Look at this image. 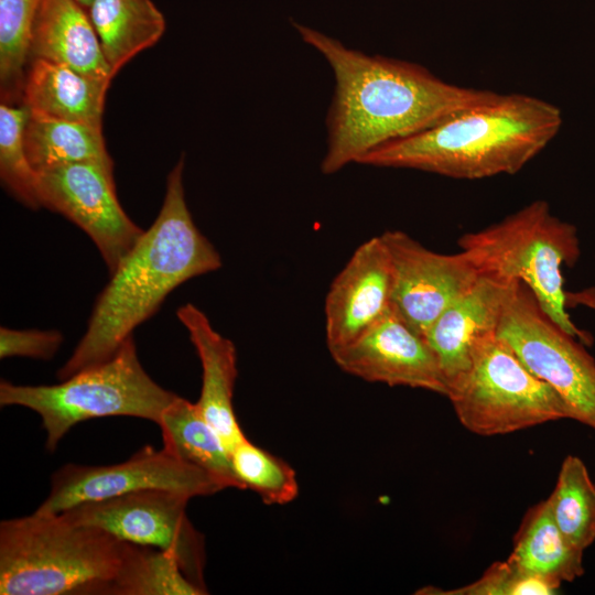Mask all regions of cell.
I'll return each mask as SVG.
<instances>
[{"instance_id":"7","label":"cell","mask_w":595,"mask_h":595,"mask_svg":"<svg viewBox=\"0 0 595 595\" xmlns=\"http://www.w3.org/2000/svg\"><path fill=\"white\" fill-rule=\"evenodd\" d=\"M446 397L462 425L483 436L572 419L561 396L532 374L497 333L476 345L467 371L450 386Z\"/></svg>"},{"instance_id":"13","label":"cell","mask_w":595,"mask_h":595,"mask_svg":"<svg viewBox=\"0 0 595 595\" xmlns=\"http://www.w3.org/2000/svg\"><path fill=\"white\" fill-rule=\"evenodd\" d=\"M331 355L342 370L364 380L447 396L437 357L393 305L357 339Z\"/></svg>"},{"instance_id":"28","label":"cell","mask_w":595,"mask_h":595,"mask_svg":"<svg viewBox=\"0 0 595 595\" xmlns=\"http://www.w3.org/2000/svg\"><path fill=\"white\" fill-rule=\"evenodd\" d=\"M558 586L548 580L523 573L508 560L491 564L475 582L451 591L433 587L421 589V594L445 595H551Z\"/></svg>"},{"instance_id":"1","label":"cell","mask_w":595,"mask_h":595,"mask_svg":"<svg viewBox=\"0 0 595 595\" xmlns=\"http://www.w3.org/2000/svg\"><path fill=\"white\" fill-rule=\"evenodd\" d=\"M335 76L322 172L334 174L372 150L424 131L497 93L442 80L411 62L367 55L316 30L294 24Z\"/></svg>"},{"instance_id":"22","label":"cell","mask_w":595,"mask_h":595,"mask_svg":"<svg viewBox=\"0 0 595 595\" xmlns=\"http://www.w3.org/2000/svg\"><path fill=\"white\" fill-rule=\"evenodd\" d=\"M24 144L29 161L36 173L80 162L113 165L100 126L29 113Z\"/></svg>"},{"instance_id":"11","label":"cell","mask_w":595,"mask_h":595,"mask_svg":"<svg viewBox=\"0 0 595 595\" xmlns=\"http://www.w3.org/2000/svg\"><path fill=\"white\" fill-rule=\"evenodd\" d=\"M112 166L80 162L37 173L41 206L64 215L85 231L99 250L109 273L144 232L118 201Z\"/></svg>"},{"instance_id":"25","label":"cell","mask_w":595,"mask_h":595,"mask_svg":"<svg viewBox=\"0 0 595 595\" xmlns=\"http://www.w3.org/2000/svg\"><path fill=\"white\" fill-rule=\"evenodd\" d=\"M230 459L241 489L255 491L263 502L283 505L298 496L299 485L293 468L247 437L230 451Z\"/></svg>"},{"instance_id":"5","label":"cell","mask_w":595,"mask_h":595,"mask_svg":"<svg viewBox=\"0 0 595 595\" xmlns=\"http://www.w3.org/2000/svg\"><path fill=\"white\" fill-rule=\"evenodd\" d=\"M458 246L480 274L522 282L543 312L584 345L592 334L577 327L567 312L563 267L580 256L574 225L554 216L544 199H536L502 220L464 234Z\"/></svg>"},{"instance_id":"6","label":"cell","mask_w":595,"mask_h":595,"mask_svg":"<svg viewBox=\"0 0 595 595\" xmlns=\"http://www.w3.org/2000/svg\"><path fill=\"white\" fill-rule=\"evenodd\" d=\"M176 397L143 369L132 336L109 359L60 383L20 386L7 380L0 382L2 407L20 405L39 414L48 452L56 450L73 426L89 419L133 416L158 424Z\"/></svg>"},{"instance_id":"3","label":"cell","mask_w":595,"mask_h":595,"mask_svg":"<svg viewBox=\"0 0 595 595\" xmlns=\"http://www.w3.org/2000/svg\"><path fill=\"white\" fill-rule=\"evenodd\" d=\"M561 110L541 98L498 94L419 133L386 143L358 163L459 180L515 174L558 134Z\"/></svg>"},{"instance_id":"24","label":"cell","mask_w":595,"mask_h":595,"mask_svg":"<svg viewBox=\"0 0 595 595\" xmlns=\"http://www.w3.org/2000/svg\"><path fill=\"white\" fill-rule=\"evenodd\" d=\"M548 500L564 537L583 551L588 548L595 540V486L581 458H564Z\"/></svg>"},{"instance_id":"31","label":"cell","mask_w":595,"mask_h":595,"mask_svg":"<svg viewBox=\"0 0 595 595\" xmlns=\"http://www.w3.org/2000/svg\"><path fill=\"white\" fill-rule=\"evenodd\" d=\"M75 1L78 2L87 11L93 0H75Z\"/></svg>"},{"instance_id":"21","label":"cell","mask_w":595,"mask_h":595,"mask_svg":"<svg viewBox=\"0 0 595 595\" xmlns=\"http://www.w3.org/2000/svg\"><path fill=\"white\" fill-rule=\"evenodd\" d=\"M87 12L113 76L165 31L164 15L152 0H93Z\"/></svg>"},{"instance_id":"27","label":"cell","mask_w":595,"mask_h":595,"mask_svg":"<svg viewBox=\"0 0 595 595\" xmlns=\"http://www.w3.org/2000/svg\"><path fill=\"white\" fill-rule=\"evenodd\" d=\"M29 117L25 106L0 105V176L8 191L30 208L41 206L37 173L31 165L24 144Z\"/></svg>"},{"instance_id":"23","label":"cell","mask_w":595,"mask_h":595,"mask_svg":"<svg viewBox=\"0 0 595 595\" xmlns=\"http://www.w3.org/2000/svg\"><path fill=\"white\" fill-rule=\"evenodd\" d=\"M207 594L182 571L167 551L125 541L122 561L110 595Z\"/></svg>"},{"instance_id":"20","label":"cell","mask_w":595,"mask_h":595,"mask_svg":"<svg viewBox=\"0 0 595 595\" xmlns=\"http://www.w3.org/2000/svg\"><path fill=\"white\" fill-rule=\"evenodd\" d=\"M158 425L163 448L209 474L224 489H241L230 452L196 403L177 396L163 411Z\"/></svg>"},{"instance_id":"14","label":"cell","mask_w":595,"mask_h":595,"mask_svg":"<svg viewBox=\"0 0 595 595\" xmlns=\"http://www.w3.org/2000/svg\"><path fill=\"white\" fill-rule=\"evenodd\" d=\"M392 268L380 236L361 244L326 294L325 336L331 351L365 333L392 305Z\"/></svg>"},{"instance_id":"15","label":"cell","mask_w":595,"mask_h":595,"mask_svg":"<svg viewBox=\"0 0 595 595\" xmlns=\"http://www.w3.org/2000/svg\"><path fill=\"white\" fill-rule=\"evenodd\" d=\"M513 282L480 274L426 332L424 337L437 357L447 388L467 371L476 345L497 333Z\"/></svg>"},{"instance_id":"19","label":"cell","mask_w":595,"mask_h":595,"mask_svg":"<svg viewBox=\"0 0 595 595\" xmlns=\"http://www.w3.org/2000/svg\"><path fill=\"white\" fill-rule=\"evenodd\" d=\"M507 560L523 573L543 577L558 587L584 574L583 550L561 532L548 499L528 510Z\"/></svg>"},{"instance_id":"4","label":"cell","mask_w":595,"mask_h":595,"mask_svg":"<svg viewBox=\"0 0 595 595\" xmlns=\"http://www.w3.org/2000/svg\"><path fill=\"white\" fill-rule=\"evenodd\" d=\"M125 549L106 531L62 513L0 523L1 595H110Z\"/></svg>"},{"instance_id":"2","label":"cell","mask_w":595,"mask_h":595,"mask_svg":"<svg viewBox=\"0 0 595 595\" xmlns=\"http://www.w3.org/2000/svg\"><path fill=\"white\" fill-rule=\"evenodd\" d=\"M183 169L184 155L167 176L155 220L110 273L86 332L56 374L60 380L109 359L174 289L221 267L218 251L186 205Z\"/></svg>"},{"instance_id":"8","label":"cell","mask_w":595,"mask_h":595,"mask_svg":"<svg viewBox=\"0 0 595 595\" xmlns=\"http://www.w3.org/2000/svg\"><path fill=\"white\" fill-rule=\"evenodd\" d=\"M497 336L532 374L561 396L573 420L595 431V359L581 340L543 312L520 281L511 286Z\"/></svg>"},{"instance_id":"18","label":"cell","mask_w":595,"mask_h":595,"mask_svg":"<svg viewBox=\"0 0 595 595\" xmlns=\"http://www.w3.org/2000/svg\"><path fill=\"white\" fill-rule=\"evenodd\" d=\"M111 80L32 58L22 89L29 113L102 127L105 97Z\"/></svg>"},{"instance_id":"16","label":"cell","mask_w":595,"mask_h":595,"mask_svg":"<svg viewBox=\"0 0 595 595\" xmlns=\"http://www.w3.org/2000/svg\"><path fill=\"white\" fill-rule=\"evenodd\" d=\"M176 316L186 328L202 365V390L196 402L230 452L246 439L234 410L237 378L235 344L218 333L203 311L187 303Z\"/></svg>"},{"instance_id":"30","label":"cell","mask_w":595,"mask_h":595,"mask_svg":"<svg viewBox=\"0 0 595 595\" xmlns=\"http://www.w3.org/2000/svg\"><path fill=\"white\" fill-rule=\"evenodd\" d=\"M566 306H584L595 312V286H587L577 291H566Z\"/></svg>"},{"instance_id":"9","label":"cell","mask_w":595,"mask_h":595,"mask_svg":"<svg viewBox=\"0 0 595 595\" xmlns=\"http://www.w3.org/2000/svg\"><path fill=\"white\" fill-rule=\"evenodd\" d=\"M191 497L169 489H143L78 504L61 512L66 519L115 538L170 552L184 574L207 592L203 536L186 515Z\"/></svg>"},{"instance_id":"26","label":"cell","mask_w":595,"mask_h":595,"mask_svg":"<svg viewBox=\"0 0 595 595\" xmlns=\"http://www.w3.org/2000/svg\"><path fill=\"white\" fill-rule=\"evenodd\" d=\"M40 0H0V82L4 100L22 93ZM22 96V94H21Z\"/></svg>"},{"instance_id":"17","label":"cell","mask_w":595,"mask_h":595,"mask_svg":"<svg viewBox=\"0 0 595 595\" xmlns=\"http://www.w3.org/2000/svg\"><path fill=\"white\" fill-rule=\"evenodd\" d=\"M42 58L82 74L111 80L88 12L75 0H40L30 43V60Z\"/></svg>"},{"instance_id":"29","label":"cell","mask_w":595,"mask_h":595,"mask_svg":"<svg viewBox=\"0 0 595 595\" xmlns=\"http://www.w3.org/2000/svg\"><path fill=\"white\" fill-rule=\"evenodd\" d=\"M63 343L57 331L0 328V357H30L50 360Z\"/></svg>"},{"instance_id":"10","label":"cell","mask_w":595,"mask_h":595,"mask_svg":"<svg viewBox=\"0 0 595 595\" xmlns=\"http://www.w3.org/2000/svg\"><path fill=\"white\" fill-rule=\"evenodd\" d=\"M143 489H169L193 498L224 488L209 474L165 448L144 446L117 464L62 466L52 475L48 495L36 510L61 513L82 502Z\"/></svg>"},{"instance_id":"12","label":"cell","mask_w":595,"mask_h":595,"mask_svg":"<svg viewBox=\"0 0 595 595\" xmlns=\"http://www.w3.org/2000/svg\"><path fill=\"white\" fill-rule=\"evenodd\" d=\"M381 237L391 260L392 305L415 332L425 336L480 273L462 250L439 253L401 230H388Z\"/></svg>"}]
</instances>
